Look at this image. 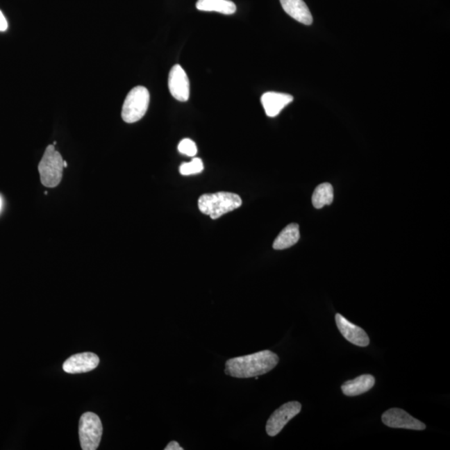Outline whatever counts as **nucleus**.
Masks as SVG:
<instances>
[{"mask_svg":"<svg viewBox=\"0 0 450 450\" xmlns=\"http://www.w3.org/2000/svg\"><path fill=\"white\" fill-rule=\"evenodd\" d=\"M276 353L270 350L231 358L225 364V374L239 378H249L269 373L278 364Z\"/></svg>","mask_w":450,"mask_h":450,"instance_id":"1","label":"nucleus"},{"mask_svg":"<svg viewBox=\"0 0 450 450\" xmlns=\"http://www.w3.org/2000/svg\"><path fill=\"white\" fill-rule=\"evenodd\" d=\"M199 210L208 215L212 219H217L242 206L239 195L229 192H217L200 196L198 201Z\"/></svg>","mask_w":450,"mask_h":450,"instance_id":"2","label":"nucleus"},{"mask_svg":"<svg viewBox=\"0 0 450 450\" xmlns=\"http://www.w3.org/2000/svg\"><path fill=\"white\" fill-rule=\"evenodd\" d=\"M64 170V160L61 154L56 151L53 144H49L45 150L39 165L41 183L49 188L60 185Z\"/></svg>","mask_w":450,"mask_h":450,"instance_id":"3","label":"nucleus"},{"mask_svg":"<svg viewBox=\"0 0 450 450\" xmlns=\"http://www.w3.org/2000/svg\"><path fill=\"white\" fill-rule=\"evenodd\" d=\"M149 90L143 86L133 88L125 99L122 108V119L124 122L133 124L140 120L149 104Z\"/></svg>","mask_w":450,"mask_h":450,"instance_id":"4","label":"nucleus"},{"mask_svg":"<svg viewBox=\"0 0 450 450\" xmlns=\"http://www.w3.org/2000/svg\"><path fill=\"white\" fill-rule=\"evenodd\" d=\"M78 433L82 449H97L103 433V425L99 417L94 412H85L79 420Z\"/></svg>","mask_w":450,"mask_h":450,"instance_id":"5","label":"nucleus"},{"mask_svg":"<svg viewBox=\"0 0 450 450\" xmlns=\"http://www.w3.org/2000/svg\"><path fill=\"white\" fill-rule=\"evenodd\" d=\"M302 406L298 401L283 404L269 417L266 424V432L271 437L276 436L292 419L299 414Z\"/></svg>","mask_w":450,"mask_h":450,"instance_id":"6","label":"nucleus"},{"mask_svg":"<svg viewBox=\"0 0 450 450\" xmlns=\"http://www.w3.org/2000/svg\"><path fill=\"white\" fill-rule=\"evenodd\" d=\"M382 421L390 428L412 429V431H424L426 428V425L420 420L398 408H390L383 412Z\"/></svg>","mask_w":450,"mask_h":450,"instance_id":"7","label":"nucleus"},{"mask_svg":"<svg viewBox=\"0 0 450 450\" xmlns=\"http://www.w3.org/2000/svg\"><path fill=\"white\" fill-rule=\"evenodd\" d=\"M169 89L170 94L178 101L185 102L189 99L190 81L181 65H174L171 69L169 75Z\"/></svg>","mask_w":450,"mask_h":450,"instance_id":"8","label":"nucleus"},{"mask_svg":"<svg viewBox=\"0 0 450 450\" xmlns=\"http://www.w3.org/2000/svg\"><path fill=\"white\" fill-rule=\"evenodd\" d=\"M99 358L97 354L90 352L74 354L62 365V369L68 374H82L90 372L97 368Z\"/></svg>","mask_w":450,"mask_h":450,"instance_id":"9","label":"nucleus"},{"mask_svg":"<svg viewBox=\"0 0 450 450\" xmlns=\"http://www.w3.org/2000/svg\"><path fill=\"white\" fill-rule=\"evenodd\" d=\"M335 320L338 328L346 340L360 347H367L369 344V338L364 329L350 323L340 314L336 315Z\"/></svg>","mask_w":450,"mask_h":450,"instance_id":"10","label":"nucleus"},{"mask_svg":"<svg viewBox=\"0 0 450 450\" xmlns=\"http://www.w3.org/2000/svg\"><path fill=\"white\" fill-rule=\"evenodd\" d=\"M293 96L276 92H267L261 97L262 106L269 117H275L281 114L283 108L293 102Z\"/></svg>","mask_w":450,"mask_h":450,"instance_id":"11","label":"nucleus"},{"mask_svg":"<svg viewBox=\"0 0 450 450\" xmlns=\"http://www.w3.org/2000/svg\"><path fill=\"white\" fill-rule=\"evenodd\" d=\"M281 3L283 10L298 22L306 25L312 23L311 12L303 0H281Z\"/></svg>","mask_w":450,"mask_h":450,"instance_id":"12","label":"nucleus"},{"mask_svg":"<svg viewBox=\"0 0 450 450\" xmlns=\"http://www.w3.org/2000/svg\"><path fill=\"white\" fill-rule=\"evenodd\" d=\"M375 378L371 374H362L356 378L345 382L341 387L346 396H357L366 393L374 386Z\"/></svg>","mask_w":450,"mask_h":450,"instance_id":"13","label":"nucleus"},{"mask_svg":"<svg viewBox=\"0 0 450 450\" xmlns=\"http://www.w3.org/2000/svg\"><path fill=\"white\" fill-rule=\"evenodd\" d=\"M299 227L297 224L288 225L275 239L273 248L276 250L289 249L299 240Z\"/></svg>","mask_w":450,"mask_h":450,"instance_id":"14","label":"nucleus"},{"mask_svg":"<svg viewBox=\"0 0 450 450\" xmlns=\"http://www.w3.org/2000/svg\"><path fill=\"white\" fill-rule=\"evenodd\" d=\"M196 8L200 11L218 12L223 15H233L236 6L231 0H198Z\"/></svg>","mask_w":450,"mask_h":450,"instance_id":"15","label":"nucleus"},{"mask_svg":"<svg viewBox=\"0 0 450 450\" xmlns=\"http://www.w3.org/2000/svg\"><path fill=\"white\" fill-rule=\"evenodd\" d=\"M333 200V190L331 183H324L316 187L312 196V203L316 208H321L331 204Z\"/></svg>","mask_w":450,"mask_h":450,"instance_id":"16","label":"nucleus"},{"mask_svg":"<svg viewBox=\"0 0 450 450\" xmlns=\"http://www.w3.org/2000/svg\"><path fill=\"white\" fill-rule=\"evenodd\" d=\"M203 170V164L199 158H194L190 162H183L179 168L182 175H191L201 173Z\"/></svg>","mask_w":450,"mask_h":450,"instance_id":"17","label":"nucleus"},{"mask_svg":"<svg viewBox=\"0 0 450 450\" xmlns=\"http://www.w3.org/2000/svg\"><path fill=\"white\" fill-rule=\"evenodd\" d=\"M178 151L185 156L194 157L198 152L197 146L190 139H183L178 146Z\"/></svg>","mask_w":450,"mask_h":450,"instance_id":"18","label":"nucleus"},{"mask_svg":"<svg viewBox=\"0 0 450 450\" xmlns=\"http://www.w3.org/2000/svg\"><path fill=\"white\" fill-rule=\"evenodd\" d=\"M8 28V22L6 19V17L3 15L1 10H0V32L6 31Z\"/></svg>","mask_w":450,"mask_h":450,"instance_id":"19","label":"nucleus"},{"mask_svg":"<svg viewBox=\"0 0 450 450\" xmlns=\"http://www.w3.org/2000/svg\"><path fill=\"white\" fill-rule=\"evenodd\" d=\"M183 449L181 447V445L178 444V442L176 441H171L168 444V445L166 446L165 448V450H183Z\"/></svg>","mask_w":450,"mask_h":450,"instance_id":"20","label":"nucleus"},{"mask_svg":"<svg viewBox=\"0 0 450 450\" xmlns=\"http://www.w3.org/2000/svg\"><path fill=\"white\" fill-rule=\"evenodd\" d=\"M1 208H2V199L1 198H0V210H1Z\"/></svg>","mask_w":450,"mask_h":450,"instance_id":"21","label":"nucleus"},{"mask_svg":"<svg viewBox=\"0 0 450 450\" xmlns=\"http://www.w3.org/2000/svg\"><path fill=\"white\" fill-rule=\"evenodd\" d=\"M68 167V164H67L66 161H64V168H67Z\"/></svg>","mask_w":450,"mask_h":450,"instance_id":"22","label":"nucleus"},{"mask_svg":"<svg viewBox=\"0 0 450 450\" xmlns=\"http://www.w3.org/2000/svg\"><path fill=\"white\" fill-rule=\"evenodd\" d=\"M53 144V145H56V144H57V142H56V141H54Z\"/></svg>","mask_w":450,"mask_h":450,"instance_id":"23","label":"nucleus"}]
</instances>
